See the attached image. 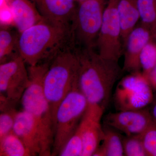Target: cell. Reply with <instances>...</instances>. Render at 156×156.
Wrapping results in <instances>:
<instances>
[{
	"instance_id": "obj_1",
	"label": "cell",
	"mask_w": 156,
	"mask_h": 156,
	"mask_svg": "<svg viewBox=\"0 0 156 156\" xmlns=\"http://www.w3.org/2000/svg\"><path fill=\"white\" fill-rule=\"evenodd\" d=\"M77 57L78 84L88 104L105 108L115 84L122 72L118 62L101 57L94 48H75Z\"/></svg>"
},
{
	"instance_id": "obj_2",
	"label": "cell",
	"mask_w": 156,
	"mask_h": 156,
	"mask_svg": "<svg viewBox=\"0 0 156 156\" xmlns=\"http://www.w3.org/2000/svg\"><path fill=\"white\" fill-rule=\"evenodd\" d=\"M73 47L71 26L43 18L19 33L17 51L29 66L50 61L58 53Z\"/></svg>"
},
{
	"instance_id": "obj_3",
	"label": "cell",
	"mask_w": 156,
	"mask_h": 156,
	"mask_svg": "<svg viewBox=\"0 0 156 156\" xmlns=\"http://www.w3.org/2000/svg\"><path fill=\"white\" fill-rule=\"evenodd\" d=\"M50 61L29 66V83L21 98L23 110L33 117L38 128L42 141L41 156L52 155L55 123L50 105L43 89V81Z\"/></svg>"
},
{
	"instance_id": "obj_4",
	"label": "cell",
	"mask_w": 156,
	"mask_h": 156,
	"mask_svg": "<svg viewBox=\"0 0 156 156\" xmlns=\"http://www.w3.org/2000/svg\"><path fill=\"white\" fill-rule=\"evenodd\" d=\"M79 63L75 48L62 50L50 60L43 81V89L55 123L57 108L78 85Z\"/></svg>"
},
{
	"instance_id": "obj_5",
	"label": "cell",
	"mask_w": 156,
	"mask_h": 156,
	"mask_svg": "<svg viewBox=\"0 0 156 156\" xmlns=\"http://www.w3.org/2000/svg\"><path fill=\"white\" fill-rule=\"evenodd\" d=\"M79 84L64 98L56 110L52 156L58 155L76 130L88 107Z\"/></svg>"
},
{
	"instance_id": "obj_6",
	"label": "cell",
	"mask_w": 156,
	"mask_h": 156,
	"mask_svg": "<svg viewBox=\"0 0 156 156\" xmlns=\"http://www.w3.org/2000/svg\"><path fill=\"white\" fill-rule=\"evenodd\" d=\"M107 0H86L78 4L71 24L73 46L94 48L100 32Z\"/></svg>"
},
{
	"instance_id": "obj_7",
	"label": "cell",
	"mask_w": 156,
	"mask_h": 156,
	"mask_svg": "<svg viewBox=\"0 0 156 156\" xmlns=\"http://www.w3.org/2000/svg\"><path fill=\"white\" fill-rule=\"evenodd\" d=\"M154 99L153 88L141 72L131 73L117 84L114 102L118 111L145 108Z\"/></svg>"
},
{
	"instance_id": "obj_8",
	"label": "cell",
	"mask_w": 156,
	"mask_h": 156,
	"mask_svg": "<svg viewBox=\"0 0 156 156\" xmlns=\"http://www.w3.org/2000/svg\"><path fill=\"white\" fill-rule=\"evenodd\" d=\"M119 0H107L95 47L101 57L119 62L123 53Z\"/></svg>"
},
{
	"instance_id": "obj_9",
	"label": "cell",
	"mask_w": 156,
	"mask_h": 156,
	"mask_svg": "<svg viewBox=\"0 0 156 156\" xmlns=\"http://www.w3.org/2000/svg\"><path fill=\"white\" fill-rule=\"evenodd\" d=\"M19 55L0 65L1 102L15 105L29 83L28 68Z\"/></svg>"
},
{
	"instance_id": "obj_10",
	"label": "cell",
	"mask_w": 156,
	"mask_h": 156,
	"mask_svg": "<svg viewBox=\"0 0 156 156\" xmlns=\"http://www.w3.org/2000/svg\"><path fill=\"white\" fill-rule=\"evenodd\" d=\"M105 108L98 105L88 104L79 126L83 132L82 156H93L104 136L101 120Z\"/></svg>"
},
{
	"instance_id": "obj_11",
	"label": "cell",
	"mask_w": 156,
	"mask_h": 156,
	"mask_svg": "<svg viewBox=\"0 0 156 156\" xmlns=\"http://www.w3.org/2000/svg\"><path fill=\"white\" fill-rule=\"evenodd\" d=\"M153 122L150 112L145 108L110 113L105 119L107 126L122 132L126 136L140 135Z\"/></svg>"
},
{
	"instance_id": "obj_12",
	"label": "cell",
	"mask_w": 156,
	"mask_h": 156,
	"mask_svg": "<svg viewBox=\"0 0 156 156\" xmlns=\"http://www.w3.org/2000/svg\"><path fill=\"white\" fill-rule=\"evenodd\" d=\"M151 32L141 23L131 31L124 45L123 70L131 73L140 72V56L143 49L151 41Z\"/></svg>"
},
{
	"instance_id": "obj_13",
	"label": "cell",
	"mask_w": 156,
	"mask_h": 156,
	"mask_svg": "<svg viewBox=\"0 0 156 156\" xmlns=\"http://www.w3.org/2000/svg\"><path fill=\"white\" fill-rule=\"evenodd\" d=\"M13 132L22 140L32 156H41L42 141L38 128L33 117L23 110L17 112Z\"/></svg>"
},
{
	"instance_id": "obj_14",
	"label": "cell",
	"mask_w": 156,
	"mask_h": 156,
	"mask_svg": "<svg viewBox=\"0 0 156 156\" xmlns=\"http://www.w3.org/2000/svg\"><path fill=\"white\" fill-rule=\"evenodd\" d=\"M43 18L71 26L77 6L75 0H34Z\"/></svg>"
},
{
	"instance_id": "obj_15",
	"label": "cell",
	"mask_w": 156,
	"mask_h": 156,
	"mask_svg": "<svg viewBox=\"0 0 156 156\" xmlns=\"http://www.w3.org/2000/svg\"><path fill=\"white\" fill-rule=\"evenodd\" d=\"M14 17V25L20 33L43 19L34 0H8Z\"/></svg>"
},
{
	"instance_id": "obj_16",
	"label": "cell",
	"mask_w": 156,
	"mask_h": 156,
	"mask_svg": "<svg viewBox=\"0 0 156 156\" xmlns=\"http://www.w3.org/2000/svg\"><path fill=\"white\" fill-rule=\"evenodd\" d=\"M118 9L122 30V42L124 45L128 35L140 19L137 0H119Z\"/></svg>"
},
{
	"instance_id": "obj_17",
	"label": "cell",
	"mask_w": 156,
	"mask_h": 156,
	"mask_svg": "<svg viewBox=\"0 0 156 156\" xmlns=\"http://www.w3.org/2000/svg\"><path fill=\"white\" fill-rule=\"evenodd\" d=\"M107 127L104 128V136L102 144L93 156H124L123 137L114 129Z\"/></svg>"
},
{
	"instance_id": "obj_18",
	"label": "cell",
	"mask_w": 156,
	"mask_h": 156,
	"mask_svg": "<svg viewBox=\"0 0 156 156\" xmlns=\"http://www.w3.org/2000/svg\"><path fill=\"white\" fill-rule=\"evenodd\" d=\"M0 156H32L22 140L13 131L0 139Z\"/></svg>"
},
{
	"instance_id": "obj_19",
	"label": "cell",
	"mask_w": 156,
	"mask_h": 156,
	"mask_svg": "<svg viewBox=\"0 0 156 156\" xmlns=\"http://www.w3.org/2000/svg\"><path fill=\"white\" fill-rule=\"evenodd\" d=\"M19 33L14 32L5 26H1L0 30V63L13 58L14 51H17V44Z\"/></svg>"
},
{
	"instance_id": "obj_20",
	"label": "cell",
	"mask_w": 156,
	"mask_h": 156,
	"mask_svg": "<svg viewBox=\"0 0 156 156\" xmlns=\"http://www.w3.org/2000/svg\"><path fill=\"white\" fill-rule=\"evenodd\" d=\"M140 19L151 32L156 28V0H137Z\"/></svg>"
},
{
	"instance_id": "obj_21",
	"label": "cell",
	"mask_w": 156,
	"mask_h": 156,
	"mask_svg": "<svg viewBox=\"0 0 156 156\" xmlns=\"http://www.w3.org/2000/svg\"><path fill=\"white\" fill-rule=\"evenodd\" d=\"M83 152V132L80 126L62 149L58 156H82Z\"/></svg>"
},
{
	"instance_id": "obj_22",
	"label": "cell",
	"mask_w": 156,
	"mask_h": 156,
	"mask_svg": "<svg viewBox=\"0 0 156 156\" xmlns=\"http://www.w3.org/2000/svg\"><path fill=\"white\" fill-rule=\"evenodd\" d=\"M140 63L142 73L147 78L156 66V44L151 41L143 49L140 56Z\"/></svg>"
},
{
	"instance_id": "obj_23",
	"label": "cell",
	"mask_w": 156,
	"mask_h": 156,
	"mask_svg": "<svg viewBox=\"0 0 156 156\" xmlns=\"http://www.w3.org/2000/svg\"><path fill=\"white\" fill-rule=\"evenodd\" d=\"M17 112L14 106L5 107L1 108L0 139L13 131Z\"/></svg>"
},
{
	"instance_id": "obj_24",
	"label": "cell",
	"mask_w": 156,
	"mask_h": 156,
	"mask_svg": "<svg viewBox=\"0 0 156 156\" xmlns=\"http://www.w3.org/2000/svg\"><path fill=\"white\" fill-rule=\"evenodd\" d=\"M124 156H147L140 135L123 137Z\"/></svg>"
},
{
	"instance_id": "obj_25",
	"label": "cell",
	"mask_w": 156,
	"mask_h": 156,
	"mask_svg": "<svg viewBox=\"0 0 156 156\" xmlns=\"http://www.w3.org/2000/svg\"><path fill=\"white\" fill-rule=\"evenodd\" d=\"M140 137L147 156H156V125L154 122L142 134Z\"/></svg>"
},
{
	"instance_id": "obj_26",
	"label": "cell",
	"mask_w": 156,
	"mask_h": 156,
	"mask_svg": "<svg viewBox=\"0 0 156 156\" xmlns=\"http://www.w3.org/2000/svg\"><path fill=\"white\" fill-rule=\"evenodd\" d=\"M147 79L153 89L156 90V66L150 73Z\"/></svg>"
},
{
	"instance_id": "obj_27",
	"label": "cell",
	"mask_w": 156,
	"mask_h": 156,
	"mask_svg": "<svg viewBox=\"0 0 156 156\" xmlns=\"http://www.w3.org/2000/svg\"><path fill=\"white\" fill-rule=\"evenodd\" d=\"M153 103L151 108L150 112L153 121L156 125V98L153 101Z\"/></svg>"
},
{
	"instance_id": "obj_28",
	"label": "cell",
	"mask_w": 156,
	"mask_h": 156,
	"mask_svg": "<svg viewBox=\"0 0 156 156\" xmlns=\"http://www.w3.org/2000/svg\"><path fill=\"white\" fill-rule=\"evenodd\" d=\"M86 0H75L76 2L77 3V4H80L82 2H83L84 1H85Z\"/></svg>"
},
{
	"instance_id": "obj_29",
	"label": "cell",
	"mask_w": 156,
	"mask_h": 156,
	"mask_svg": "<svg viewBox=\"0 0 156 156\" xmlns=\"http://www.w3.org/2000/svg\"><path fill=\"white\" fill-rule=\"evenodd\" d=\"M152 34H154L155 36L156 37V28L152 32Z\"/></svg>"
}]
</instances>
